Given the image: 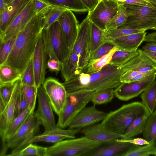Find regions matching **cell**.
<instances>
[{
	"instance_id": "6da1fadb",
	"label": "cell",
	"mask_w": 156,
	"mask_h": 156,
	"mask_svg": "<svg viewBox=\"0 0 156 156\" xmlns=\"http://www.w3.org/2000/svg\"><path fill=\"white\" fill-rule=\"evenodd\" d=\"M124 72L123 65L109 64L96 73L89 74L82 72L76 77L62 84L67 93L80 91L98 92L115 88L121 83L120 77Z\"/></svg>"
},
{
	"instance_id": "7a4b0ae2",
	"label": "cell",
	"mask_w": 156,
	"mask_h": 156,
	"mask_svg": "<svg viewBox=\"0 0 156 156\" xmlns=\"http://www.w3.org/2000/svg\"><path fill=\"white\" fill-rule=\"evenodd\" d=\"M43 16H34L17 35L12 50L3 64L12 66L23 73L32 58L43 28Z\"/></svg>"
},
{
	"instance_id": "3957f363",
	"label": "cell",
	"mask_w": 156,
	"mask_h": 156,
	"mask_svg": "<svg viewBox=\"0 0 156 156\" xmlns=\"http://www.w3.org/2000/svg\"><path fill=\"white\" fill-rule=\"evenodd\" d=\"M150 113L140 102H134L122 105L106 114L101 123L106 129L122 136L137 118Z\"/></svg>"
},
{
	"instance_id": "277c9868",
	"label": "cell",
	"mask_w": 156,
	"mask_h": 156,
	"mask_svg": "<svg viewBox=\"0 0 156 156\" xmlns=\"http://www.w3.org/2000/svg\"><path fill=\"white\" fill-rule=\"evenodd\" d=\"M104 143L85 136L68 139L47 147L46 156H86Z\"/></svg>"
},
{
	"instance_id": "5b68a950",
	"label": "cell",
	"mask_w": 156,
	"mask_h": 156,
	"mask_svg": "<svg viewBox=\"0 0 156 156\" xmlns=\"http://www.w3.org/2000/svg\"><path fill=\"white\" fill-rule=\"evenodd\" d=\"M34 113L31 114L23 124L13 134L2 142L0 156H5L9 149L12 153L18 152L26 147L28 141L37 135L41 125Z\"/></svg>"
},
{
	"instance_id": "8992f818",
	"label": "cell",
	"mask_w": 156,
	"mask_h": 156,
	"mask_svg": "<svg viewBox=\"0 0 156 156\" xmlns=\"http://www.w3.org/2000/svg\"><path fill=\"white\" fill-rule=\"evenodd\" d=\"M97 92L80 91L68 93L63 108L58 115L57 126L68 127L74 117L86 106Z\"/></svg>"
},
{
	"instance_id": "52a82bcc",
	"label": "cell",
	"mask_w": 156,
	"mask_h": 156,
	"mask_svg": "<svg viewBox=\"0 0 156 156\" xmlns=\"http://www.w3.org/2000/svg\"><path fill=\"white\" fill-rule=\"evenodd\" d=\"M123 5L129 16L125 23L118 28L147 30L153 29L154 27L156 24V7Z\"/></svg>"
},
{
	"instance_id": "ba28073f",
	"label": "cell",
	"mask_w": 156,
	"mask_h": 156,
	"mask_svg": "<svg viewBox=\"0 0 156 156\" xmlns=\"http://www.w3.org/2000/svg\"><path fill=\"white\" fill-rule=\"evenodd\" d=\"M90 22L87 15L79 25L77 36L72 49L78 55L79 68L81 72L88 65L91 54Z\"/></svg>"
},
{
	"instance_id": "9c48e42d",
	"label": "cell",
	"mask_w": 156,
	"mask_h": 156,
	"mask_svg": "<svg viewBox=\"0 0 156 156\" xmlns=\"http://www.w3.org/2000/svg\"><path fill=\"white\" fill-rule=\"evenodd\" d=\"M119 5L116 0H101L88 15L91 22L105 32L107 26L117 12Z\"/></svg>"
},
{
	"instance_id": "30bf717a",
	"label": "cell",
	"mask_w": 156,
	"mask_h": 156,
	"mask_svg": "<svg viewBox=\"0 0 156 156\" xmlns=\"http://www.w3.org/2000/svg\"><path fill=\"white\" fill-rule=\"evenodd\" d=\"M156 71L139 80L121 83L114 89L115 96L121 101H127L139 96L154 81Z\"/></svg>"
},
{
	"instance_id": "8fae6325",
	"label": "cell",
	"mask_w": 156,
	"mask_h": 156,
	"mask_svg": "<svg viewBox=\"0 0 156 156\" xmlns=\"http://www.w3.org/2000/svg\"><path fill=\"white\" fill-rule=\"evenodd\" d=\"M37 98V108L34 113L37 122L43 126L45 131L57 127L51 104L42 86L38 88Z\"/></svg>"
},
{
	"instance_id": "7c38bea8",
	"label": "cell",
	"mask_w": 156,
	"mask_h": 156,
	"mask_svg": "<svg viewBox=\"0 0 156 156\" xmlns=\"http://www.w3.org/2000/svg\"><path fill=\"white\" fill-rule=\"evenodd\" d=\"M50 102L53 110L58 115L65 105L67 92L62 83L52 78L46 79L42 85Z\"/></svg>"
},
{
	"instance_id": "4fadbf2b",
	"label": "cell",
	"mask_w": 156,
	"mask_h": 156,
	"mask_svg": "<svg viewBox=\"0 0 156 156\" xmlns=\"http://www.w3.org/2000/svg\"><path fill=\"white\" fill-rule=\"evenodd\" d=\"M36 14L33 0H30L4 32L0 34V41H5L17 35Z\"/></svg>"
},
{
	"instance_id": "5bb4252c",
	"label": "cell",
	"mask_w": 156,
	"mask_h": 156,
	"mask_svg": "<svg viewBox=\"0 0 156 156\" xmlns=\"http://www.w3.org/2000/svg\"><path fill=\"white\" fill-rule=\"evenodd\" d=\"M52 46L59 61L63 64L68 59L71 52L58 21L47 28Z\"/></svg>"
},
{
	"instance_id": "9a60e30c",
	"label": "cell",
	"mask_w": 156,
	"mask_h": 156,
	"mask_svg": "<svg viewBox=\"0 0 156 156\" xmlns=\"http://www.w3.org/2000/svg\"><path fill=\"white\" fill-rule=\"evenodd\" d=\"M32 58L35 85L39 88L43 84L45 80V73L48 60L41 32L38 37Z\"/></svg>"
},
{
	"instance_id": "2e32d148",
	"label": "cell",
	"mask_w": 156,
	"mask_h": 156,
	"mask_svg": "<svg viewBox=\"0 0 156 156\" xmlns=\"http://www.w3.org/2000/svg\"><path fill=\"white\" fill-rule=\"evenodd\" d=\"M106 114L97 109L95 105L85 107L72 120L68 127L69 129H81L102 121Z\"/></svg>"
},
{
	"instance_id": "e0dca14e",
	"label": "cell",
	"mask_w": 156,
	"mask_h": 156,
	"mask_svg": "<svg viewBox=\"0 0 156 156\" xmlns=\"http://www.w3.org/2000/svg\"><path fill=\"white\" fill-rule=\"evenodd\" d=\"M138 145L120 139L104 143L86 156H124L130 149Z\"/></svg>"
},
{
	"instance_id": "ac0fdd59",
	"label": "cell",
	"mask_w": 156,
	"mask_h": 156,
	"mask_svg": "<svg viewBox=\"0 0 156 156\" xmlns=\"http://www.w3.org/2000/svg\"><path fill=\"white\" fill-rule=\"evenodd\" d=\"M57 21L65 37L68 47L72 52L78 32L79 24L77 20L72 11L66 10Z\"/></svg>"
},
{
	"instance_id": "d6986e66",
	"label": "cell",
	"mask_w": 156,
	"mask_h": 156,
	"mask_svg": "<svg viewBox=\"0 0 156 156\" xmlns=\"http://www.w3.org/2000/svg\"><path fill=\"white\" fill-rule=\"evenodd\" d=\"M80 129H63L58 127L45 131L43 133L33 136L27 141L26 146L31 143L38 142H45L56 143L65 139L75 138V135L80 130Z\"/></svg>"
},
{
	"instance_id": "ffe728a7",
	"label": "cell",
	"mask_w": 156,
	"mask_h": 156,
	"mask_svg": "<svg viewBox=\"0 0 156 156\" xmlns=\"http://www.w3.org/2000/svg\"><path fill=\"white\" fill-rule=\"evenodd\" d=\"M80 131L81 133L88 138L103 143L122 138V135L106 129L101 122L96 123L83 128Z\"/></svg>"
},
{
	"instance_id": "44dd1931",
	"label": "cell",
	"mask_w": 156,
	"mask_h": 156,
	"mask_svg": "<svg viewBox=\"0 0 156 156\" xmlns=\"http://www.w3.org/2000/svg\"><path fill=\"white\" fill-rule=\"evenodd\" d=\"M21 79L16 82L12 97L3 112L0 114V135H3L15 118L16 99L22 87Z\"/></svg>"
},
{
	"instance_id": "7402d4cb",
	"label": "cell",
	"mask_w": 156,
	"mask_h": 156,
	"mask_svg": "<svg viewBox=\"0 0 156 156\" xmlns=\"http://www.w3.org/2000/svg\"><path fill=\"white\" fill-rule=\"evenodd\" d=\"M30 0H13L0 14V34H3Z\"/></svg>"
},
{
	"instance_id": "603a6c76",
	"label": "cell",
	"mask_w": 156,
	"mask_h": 156,
	"mask_svg": "<svg viewBox=\"0 0 156 156\" xmlns=\"http://www.w3.org/2000/svg\"><path fill=\"white\" fill-rule=\"evenodd\" d=\"M147 33L134 34L108 41L120 49L129 51L136 50L144 41Z\"/></svg>"
},
{
	"instance_id": "cb8c5ba5",
	"label": "cell",
	"mask_w": 156,
	"mask_h": 156,
	"mask_svg": "<svg viewBox=\"0 0 156 156\" xmlns=\"http://www.w3.org/2000/svg\"><path fill=\"white\" fill-rule=\"evenodd\" d=\"M41 34L48 56L47 68L50 71L57 73L61 70L62 64L58 59L52 46L47 29L42 30Z\"/></svg>"
},
{
	"instance_id": "d4e9b609",
	"label": "cell",
	"mask_w": 156,
	"mask_h": 156,
	"mask_svg": "<svg viewBox=\"0 0 156 156\" xmlns=\"http://www.w3.org/2000/svg\"><path fill=\"white\" fill-rule=\"evenodd\" d=\"M78 63V55L72 50L68 60L62 65L61 70L65 81L75 78L81 73L79 68Z\"/></svg>"
},
{
	"instance_id": "484cf974",
	"label": "cell",
	"mask_w": 156,
	"mask_h": 156,
	"mask_svg": "<svg viewBox=\"0 0 156 156\" xmlns=\"http://www.w3.org/2000/svg\"><path fill=\"white\" fill-rule=\"evenodd\" d=\"M22 75L20 70L12 66L0 65V84L15 83L21 78Z\"/></svg>"
},
{
	"instance_id": "4316f807",
	"label": "cell",
	"mask_w": 156,
	"mask_h": 156,
	"mask_svg": "<svg viewBox=\"0 0 156 156\" xmlns=\"http://www.w3.org/2000/svg\"><path fill=\"white\" fill-rule=\"evenodd\" d=\"M119 49V48L115 46L109 53L88 64L82 72L90 74L99 71L104 67L110 63L114 52Z\"/></svg>"
},
{
	"instance_id": "83f0119b",
	"label": "cell",
	"mask_w": 156,
	"mask_h": 156,
	"mask_svg": "<svg viewBox=\"0 0 156 156\" xmlns=\"http://www.w3.org/2000/svg\"><path fill=\"white\" fill-rule=\"evenodd\" d=\"M142 103L150 114L155 110L156 103V80L146 89L140 95Z\"/></svg>"
},
{
	"instance_id": "f1b7e54d",
	"label": "cell",
	"mask_w": 156,
	"mask_h": 156,
	"mask_svg": "<svg viewBox=\"0 0 156 156\" xmlns=\"http://www.w3.org/2000/svg\"><path fill=\"white\" fill-rule=\"evenodd\" d=\"M53 6L77 12H89L80 0H44Z\"/></svg>"
},
{
	"instance_id": "f546056e",
	"label": "cell",
	"mask_w": 156,
	"mask_h": 156,
	"mask_svg": "<svg viewBox=\"0 0 156 156\" xmlns=\"http://www.w3.org/2000/svg\"><path fill=\"white\" fill-rule=\"evenodd\" d=\"M32 113L28 108L26 110L15 118L7 129L1 137L2 142L15 133L25 122Z\"/></svg>"
},
{
	"instance_id": "4dcf8cb0",
	"label": "cell",
	"mask_w": 156,
	"mask_h": 156,
	"mask_svg": "<svg viewBox=\"0 0 156 156\" xmlns=\"http://www.w3.org/2000/svg\"><path fill=\"white\" fill-rule=\"evenodd\" d=\"M107 41L105 32L91 22L90 48L91 52L94 51Z\"/></svg>"
},
{
	"instance_id": "1f68e13d",
	"label": "cell",
	"mask_w": 156,
	"mask_h": 156,
	"mask_svg": "<svg viewBox=\"0 0 156 156\" xmlns=\"http://www.w3.org/2000/svg\"><path fill=\"white\" fill-rule=\"evenodd\" d=\"M149 115H144L135 119L128 128L122 139H129L142 133Z\"/></svg>"
},
{
	"instance_id": "d6a6232c",
	"label": "cell",
	"mask_w": 156,
	"mask_h": 156,
	"mask_svg": "<svg viewBox=\"0 0 156 156\" xmlns=\"http://www.w3.org/2000/svg\"><path fill=\"white\" fill-rule=\"evenodd\" d=\"M142 134L144 138L149 143L156 137V110L147 117Z\"/></svg>"
},
{
	"instance_id": "836d02e7",
	"label": "cell",
	"mask_w": 156,
	"mask_h": 156,
	"mask_svg": "<svg viewBox=\"0 0 156 156\" xmlns=\"http://www.w3.org/2000/svg\"><path fill=\"white\" fill-rule=\"evenodd\" d=\"M47 147L31 143L16 152L6 154L7 156H46Z\"/></svg>"
},
{
	"instance_id": "e575fe53",
	"label": "cell",
	"mask_w": 156,
	"mask_h": 156,
	"mask_svg": "<svg viewBox=\"0 0 156 156\" xmlns=\"http://www.w3.org/2000/svg\"><path fill=\"white\" fill-rule=\"evenodd\" d=\"M156 156V147L153 142L143 145H137L128 151L124 156Z\"/></svg>"
},
{
	"instance_id": "d590c367",
	"label": "cell",
	"mask_w": 156,
	"mask_h": 156,
	"mask_svg": "<svg viewBox=\"0 0 156 156\" xmlns=\"http://www.w3.org/2000/svg\"><path fill=\"white\" fill-rule=\"evenodd\" d=\"M66 10L61 7L52 6L43 16V29L48 28L57 21L60 16Z\"/></svg>"
},
{
	"instance_id": "8d00e7d4",
	"label": "cell",
	"mask_w": 156,
	"mask_h": 156,
	"mask_svg": "<svg viewBox=\"0 0 156 156\" xmlns=\"http://www.w3.org/2000/svg\"><path fill=\"white\" fill-rule=\"evenodd\" d=\"M139 49L133 51L119 49L116 51L112 57L110 64L120 66L126 63L138 53Z\"/></svg>"
},
{
	"instance_id": "74e56055",
	"label": "cell",
	"mask_w": 156,
	"mask_h": 156,
	"mask_svg": "<svg viewBox=\"0 0 156 156\" xmlns=\"http://www.w3.org/2000/svg\"><path fill=\"white\" fill-rule=\"evenodd\" d=\"M119 5L117 12L107 26L105 32L118 28L126 21L128 15L124 5Z\"/></svg>"
},
{
	"instance_id": "f35d334b",
	"label": "cell",
	"mask_w": 156,
	"mask_h": 156,
	"mask_svg": "<svg viewBox=\"0 0 156 156\" xmlns=\"http://www.w3.org/2000/svg\"><path fill=\"white\" fill-rule=\"evenodd\" d=\"M146 30L135 29L127 28H117L105 32L107 41L129 35L145 32Z\"/></svg>"
},
{
	"instance_id": "ab89813d",
	"label": "cell",
	"mask_w": 156,
	"mask_h": 156,
	"mask_svg": "<svg viewBox=\"0 0 156 156\" xmlns=\"http://www.w3.org/2000/svg\"><path fill=\"white\" fill-rule=\"evenodd\" d=\"M22 87L28 108L31 112L34 113L37 98L38 88L35 86H29L23 84H22Z\"/></svg>"
},
{
	"instance_id": "60d3db41",
	"label": "cell",
	"mask_w": 156,
	"mask_h": 156,
	"mask_svg": "<svg viewBox=\"0 0 156 156\" xmlns=\"http://www.w3.org/2000/svg\"><path fill=\"white\" fill-rule=\"evenodd\" d=\"M114 96V89H108L97 92L91 101L95 105L106 104L111 102Z\"/></svg>"
},
{
	"instance_id": "b9f144b4",
	"label": "cell",
	"mask_w": 156,
	"mask_h": 156,
	"mask_svg": "<svg viewBox=\"0 0 156 156\" xmlns=\"http://www.w3.org/2000/svg\"><path fill=\"white\" fill-rule=\"evenodd\" d=\"M17 35L0 41V65L4 64L6 61L13 48Z\"/></svg>"
},
{
	"instance_id": "7bdbcfd3",
	"label": "cell",
	"mask_w": 156,
	"mask_h": 156,
	"mask_svg": "<svg viewBox=\"0 0 156 156\" xmlns=\"http://www.w3.org/2000/svg\"><path fill=\"white\" fill-rule=\"evenodd\" d=\"M115 46L110 41L105 42L95 50L91 52L88 64L109 53Z\"/></svg>"
},
{
	"instance_id": "ee69618b",
	"label": "cell",
	"mask_w": 156,
	"mask_h": 156,
	"mask_svg": "<svg viewBox=\"0 0 156 156\" xmlns=\"http://www.w3.org/2000/svg\"><path fill=\"white\" fill-rule=\"evenodd\" d=\"M21 80L22 84L29 86H35L32 58L28 63L22 74Z\"/></svg>"
},
{
	"instance_id": "f6af8a7d",
	"label": "cell",
	"mask_w": 156,
	"mask_h": 156,
	"mask_svg": "<svg viewBox=\"0 0 156 156\" xmlns=\"http://www.w3.org/2000/svg\"><path fill=\"white\" fill-rule=\"evenodd\" d=\"M16 82L0 84V99L6 105L12 95Z\"/></svg>"
},
{
	"instance_id": "bcb514c9",
	"label": "cell",
	"mask_w": 156,
	"mask_h": 156,
	"mask_svg": "<svg viewBox=\"0 0 156 156\" xmlns=\"http://www.w3.org/2000/svg\"><path fill=\"white\" fill-rule=\"evenodd\" d=\"M28 108L27 102L23 90L22 85L20 91L16 101L15 118L23 112Z\"/></svg>"
},
{
	"instance_id": "7dc6e473",
	"label": "cell",
	"mask_w": 156,
	"mask_h": 156,
	"mask_svg": "<svg viewBox=\"0 0 156 156\" xmlns=\"http://www.w3.org/2000/svg\"><path fill=\"white\" fill-rule=\"evenodd\" d=\"M37 14L44 15L53 5L44 0H33Z\"/></svg>"
},
{
	"instance_id": "c3c4849f",
	"label": "cell",
	"mask_w": 156,
	"mask_h": 156,
	"mask_svg": "<svg viewBox=\"0 0 156 156\" xmlns=\"http://www.w3.org/2000/svg\"><path fill=\"white\" fill-rule=\"evenodd\" d=\"M119 4L131 5L147 6L154 8V5L146 0H116Z\"/></svg>"
},
{
	"instance_id": "681fc988",
	"label": "cell",
	"mask_w": 156,
	"mask_h": 156,
	"mask_svg": "<svg viewBox=\"0 0 156 156\" xmlns=\"http://www.w3.org/2000/svg\"><path fill=\"white\" fill-rule=\"evenodd\" d=\"M80 1L88 9V12H90L95 9L100 0H80Z\"/></svg>"
},
{
	"instance_id": "f907efd6",
	"label": "cell",
	"mask_w": 156,
	"mask_h": 156,
	"mask_svg": "<svg viewBox=\"0 0 156 156\" xmlns=\"http://www.w3.org/2000/svg\"><path fill=\"white\" fill-rule=\"evenodd\" d=\"M122 139L125 141L138 145H146L150 143L144 138L143 139L142 138H136L134 139H132V138L129 139Z\"/></svg>"
},
{
	"instance_id": "816d5d0a",
	"label": "cell",
	"mask_w": 156,
	"mask_h": 156,
	"mask_svg": "<svg viewBox=\"0 0 156 156\" xmlns=\"http://www.w3.org/2000/svg\"><path fill=\"white\" fill-rule=\"evenodd\" d=\"M142 50L156 52V42H148L142 47Z\"/></svg>"
},
{
	"instance_id": "f5cc1de1",
	"label": "cell",
	"mask_w": 156,
	"mask_h": 156,
	"mask_svg": "<svg viewBox=\"0 0 156 156\" xmlns=\"http://www.w3.org/2000/svg\"><path fill=\"white\" fill-rule=\"evenodd\" d=\"M144 41L146 42H156V31L148 34L146 35Z\"/></svg>"
},
{
	"instance_id": "db71d44e",
	"label": "cell",
	"mask_w": 156,
	"mask_h": 156,
	"mask_svg": "<svg viewBox=\"0 0 156 156\" xmlns=\"http://www.w3.org/2000/svg\"><path fill=\"white\" fill-rule=\"evenodd\" d=\"M142 50L145 54L149 57L153 61L156 62V52L146 50Z\"/></svg>"
},
{
	"instance_id": "11a10c76",
	"label": "cell",
	"mask_w": 156,
	"mask_h": 156,
	"mask_svg": "<svg viewBox=\"0 0 156 156\" xmlns=\"http://www.w3.org/2000/svg\"><path fill=\"white\" fill-rule=\"evenodd\" d=\"M8 5L5 0H0V14L5 10Z\"/></svg>"
},
{
	"instance_id": "9f6ffc18",
	"label": "cell",
	"mask_w": 156,
	"mask_h": 156,
	"mask_svg": "<svg viewBox=\"0 0 156 156\" xmlns=\"http://www.w3.org/2000/svg\"><path fill=\"white\" fill-rule=\"evenodd\" d=\"M6 105L3 101L0 99V114L4 111Z\"/></svg>"
},
{
	"instance_id": "6f0895ef",
	"label": "cell",
	"mask_w": 156,
	"mask_h": 156,
	"mask_svg": "<svg viewBox=\"0 0 156 156\" xmlns=\"http://www.w3.org/2000/svg\"><path fill=\"white\" fill-rule=\"evenodd\" d=\"M153 5H156V0H146Z\"/></svg>"
},
{
	"instance_id": "680465c9",
	"label": "cell",
	"mask_w": 156,
	"mask_h": 156,
	"mask_svg": "<svg viewBox=\"0 0 156 156\" xmlns=\"http://www.w3.org/2000/svg\"><path fill=\"white\" fill-rule=\"evenodd\" d=\"M13 0H5L6 4L8 5Z\"/></svg>"
},
{
	"instance_id": "91938a15",
	"label": "cell",
	"mask_w": 156,
	"mask_h": 156,
	"mask_svg": "<svg viewBox=\"0 0 156 156\" xmlns=\"http://www.w3.org/2000/svg\"><path fill=\"white\" fill-rule=\"evenodd\" d=\"M153 143L154 146L156 147V137L153 140Z\"/></svg>"
},
{
	"instance_id": "94428289",
	"label": "cell",
	"mask_w": 156,
	"mask_h": 156,
	"mask_svg": "<svg viewBox=\"0 0 156 156\" xmlns=\"http://www.w3.org/2000/svg\"><path fill=\"white\" fill-rule=\"evenodd\" d=\"M153 29L156 30V24H155V25L154 27L153 28Z\"/></svg>"
},
{
	"instance_id": "6125c7cd",
	"label": "cell",
	"mask_w": 156,
	"mask_h": 156,
	"mask_svg": "<svg viewBox=\"0 0 156 156\" xmlns=\"http://www.w3.org/2000/svg\"><path fill=\"white\" fill-rule=\"evenodd\" d=\"M155 110H156V105H155Z\"/></svg>"
},
{
	"instance_id": "be15d7a7",
	"label": "cell",
	"mask_w": 156,
	"mask_h": 156,
	"mask_svg": "<svg viewBox=\"0 0 156 156\" xmlns=\"http://www.w3.org/2000/svg\"><path fill=\"white\" fill-rule=\"evenodd\" d=\"M101 0H100V1Z\"/></svg>"
}]
</instances>
